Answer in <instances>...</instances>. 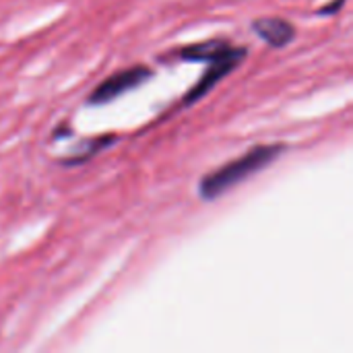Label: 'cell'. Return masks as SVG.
<instances>
[{
	"label": "cell",
	"mask_w": 353,
	"mask_h": 353,
	"mask_svg": "<svg viewBox=\"0 0 353 353\" xmlns=\"http://www.w3.org/2000/svg\"><path fill=\"white\" fill-rule=\"evenodd\" d=\"M343 4H345V0H331L325 6H321L316 10V14H321V17H333V14H337L343 8Z\"/></svg>",
	"instance_id": "52a82bcc"
},
{
	"label": "cell",
	"mask_w": 353,
	"mask_h": 353,
	"mask_svg": "<svg viewBox=\"0 0 353 353\" xmlns=\"http://www.w3.org/2000/svg\"><path fill=\"white\" fill-rule=\"evenodd\" d=\"M252 31L271 48H285L296 39L298 29L294 27V23H290L288 19L281 17H261L252 21Z\"/></svg>",
	"instance_id": "277c9868"
},
{
	"label": "cell",
	"mask_w": 353,
	"mask_h": 353,
	"mask_svg": "<svg viewBox=\"0 0 353 353\" xmlns=\"http://www.w3.org/2000/svg\"><path fill=\"white\" fill-rule=\"evenodd\" d=\"M234 50V46L225 39H207V41H199V43H190V46H182L178 50L172 52L174 60H182V62H215L219 58H223L225 54H230Z\"/></svg>",
	"instance_id": "5b68a950"
},
{
	"label": "cell",
	"mask_w": 353,
	"mask_h": 353,
	"mask_svg": "<svg viewBox=\"0 0 353 353\" xmlns=\"http://www.w3.org/2000/svg\"><path fill=\"white\" fill-rule=\"evenodd\" d=\"M116 143V134H99V137H91V139H83L77 143L74 149L68 151V155L64 159H60V165L66 168H74V165H83L89 159H93L99 151L112 147Z\"/></svg>",
	"instance_id": "8992f818"
},
{
	"label": "cell",
	"mask_w": 353,
	"mask_h": 353,
	"mask_svg": "<svg viewBox=\"0 0 353 353\" xmlns=\"http://www.w3.org/2000/svg\"><path fill=\"white\" fill-rule=\"evenodd\" d=\"M246 54H248V48H244V46H234V50H232L230 54H225L223 58L211 62L209 68H207V72H205V74L192 85V89H188V93L182 97V105H194L199 99H203L205 95H209V93L215 89L217 83H221L234 68H238V66L244 62Z\"/></svg>",
	"instance_id": "3957f363"
},
{
	"label": "cell",
	"mask_w": 353,
	"mask_h": 353,
	"mask_svg": "<svg viewBox=\"0 0 353 353\" xmlns=\"http://www.w3.org/2000/svg\"><path fill=\"white\" fill-rule=\"evenodd\" d=\"M285 151L283 143H271V145H256L248 149L238 159L228 161L225 165L213 170L211 174L203 176L199 182V196L207 203L217 201L225 192H230L234 186L242 184L250 176L263 172L271 163H275Z\"/></svg>",
	"instance_id": "6da1fadb"
},
{
	"label": "cell",
	"mask_w": 353,
	"mask_h": 353,
	"mask_svg": "<svg viewBox=\"0 0 353 353\" xmlns=\"http://www.w3.org/2000/svg\"><path fill=\"white\" fill-rule=\"evenodd\" d=\"M153 77V70L145 64H134L128 68H122L118 72H114L112 77L103 79L87 97V105H105L122 95H126L128 91L145 85L149 79Z\"/></svg>",
	"instance_id": "7a4b0ae2"
}]
</instances>
